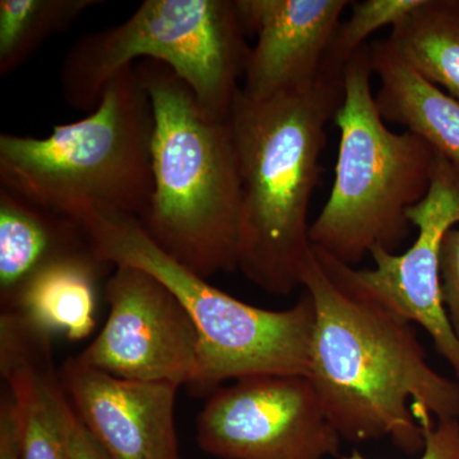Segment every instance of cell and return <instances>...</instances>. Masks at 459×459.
Masks as SVG:
<instances>
[{
    "label": "cell",
    "instance_id": "22",
    "mask_svg": "<svg viewBox=\"0 0 459 459\" xmlns=\"http://www.w3.org/2000/svg\"><path fill=\"white\" fill-rule=\"evenodd\" d=\"M0 459H21L20 424L8 389L0 397Z\"/></svg>",
    "mask_w": 459,
    "mask_h": 459
},
{
    "label": "cell",
    "instance_id": "2",
    "mask_svg": "<svg viewBox=\"0 0 459 459\" xmlns=\"http://www.w3.org/2000/svg\"><path fill=\"white\" fill-rule=\"evenodd\" d=\"M342 101L343 78L325 72L267 98L240 89L235 99L229 120L241 180L238 270L267 294L301 287L320 157Z\"/></svg>",
    "mask_w": 459,
    "mask_h": 459
},
{
    "label": "cell",
    "instance_id": "15",
    "mask_svg": "<svg viewBox=\"0 0 459 459\" xmlns=\"http://www.w3.org/2000/svg\"><path fill=\"white\" fill-rule=\"evenodd\" d=\"M370 53L383 120L404 126L459 165V100L428 82L385 40L371 42Z\"/></svg>",
    "mask_w": 459,
    "mask_h": 459
},
{
    "label": "cell",
    "instance_id": "18",
    "mask_svg": "<svg viewBox=\"0 0 459 459\" xmlns=\"http://www.w3.org/2000/svg\"><path fill=\"white\" fill-rule=\"evenodd\" d=\"M100 0H2L0 75L13 74L51 36L66 31Z\"/></svg>",
    "mask_w": 459,
    "mask_h": 459
},
{
    "label": "cell",
    "instance_id": "8",
    "mask_svg": "<svg viewBox=\"0 0 459 459\" xmlns=\"http://www.w3.org/2000/svg\"><path fill=\"white\" fill-rule=\"evenodd\" d=\"M202 451L220 459H325L341 439L303 374H258L208 395L197 419Z\"/></svg>",
    "mask_w": 459,
    "mask_h": 459
},
{
    "label": "cell",
    "instance_id": "6",
    "mask_svg": "<svg viewBox=\"0 0 459 459\" xmlns=\"http://www.w3.org/2000/svg\"><path fill=\"white\" fill-rule=\"evenodd\" d=\"M83 229L102 262L153 274L188 309L202 341L193 394L210 395L230 380L258 374H309L316 314L305 290L289 309H263L217 289L166 255L137 217L95 216Z\"/></svg>",
    "mask_w": 459,
    "mask_h": 459
},
{
    "label": "cell",
    "instance_id": "9",
    "mask_svg": "<svg viewBox=\"0 0 459 459\" xmlns=\"http://www.w3.org/2000/svg\"><path fill=\"white\" fill-rule=\"evenodd\" d=\"M105 286L108 316L78 358L122 379L193 388L201 360V334L188 309L153 274L115 265Z\"/></svg>",
    "mask_w": 459,
    "mask_h": 459
},
{
    "label": "cell",
    "instance_id": "3",
    "mask_svg": "<svg viewBox=\"0 0 459 459\" xmlns=\"http://www.w3.org/2000/svg\"><path fill=\"white\" fill-rule=\"evenodd\" d=\"M135 66L153 111V189L142 228L205 280L237 271L241 180L231 124L208 113L170 66Z\"/></svg>",
    "mask_w": 459,
    "mask_h": 459
},
{
    "label": "cell",
    "instance_id": "7",
    "mask_svg": "<svg viewBox=\"0 0 459 459\" xmlns=\"http://www.w3.org/2000/svg\"><path fill=\"white\" fill-rule=\"evenodd\" d=\"M235 0H146L119 25L89 33L66 53L63 98L95 110L115 75L137 60L170 66L202 107L228 120L252 48Z\"/></svg>",
    "mask_w": 459,
    "mask_h": 459
},
{
    "label": "cell",
    "instance_id": "5",
    "mask_svg": "<svg viewBox=\"0 0 459 459\" xmlns=\"http://www.w3.org/2000/svg\"><path fill=\"white\" fill-rule=\"evenodd\" d=\"M373 74L367 44L344 68L333 186L309 230L313 247L351 267L376 247L397 252L409 238L407 210L427 197L437 162L427 141L385 126Z\"/></svg>",
    "mask_w": 459,
    "mask_h": 459
},
{
    "label": "cell",
    "instance_id": "20",
    "mask_svg": "<svg viewBox=\"0 0 459 459\" xmlns=\"http://www.w3.org/2000/svg\"><path fill=\"white\" fill-rule=\"evenodd\" d=\"M440 289L446 316L459 340V229H451L440 250Z\"/></svg>",
    "mask_w": 459,
    "mask_h": 459
},
{
    "label": "cell",
    "instance_id": "12",
    "mask_svg": "<svg viewBox=\"0 0 459 459\" xmlns=\"http://www.w3.org/2000/svg\"><path fill=\"white\" fill-rule=\"evenodd\" d=\"M244 31L256 36L241 91L267 98L316 80L350 0H235Z\"/></svg>",
    "mask_w": 459,
    "mask_h": 459
},
{
    "label": "cell",
    "instance_id": "21",
    "mask_svg": "<svg viewBox=\"0 0 459 459\" xmlns=\"http://www.w3.org/2000/svg\"><path fill=\"white\" fill-rule=\"evenodd\" d=\"M424 449L419 459H459V419H431L421 422ZM341 459H368L358 449Z\"/></svg>",
    "mask_w": 459,
    "mask_h": 459
},
{
    "label": "cell",
    "instance_id": "10",
    "mask_svg": "<svg viewBox=\"0 0 459 459\" xmlns=\"http://www.w3.org/2000/svg\"><path fill=\"white\" fill-rule=\"evenodd\" d=\"M406 216L418 229L412 246L402 255L376 247L370 253L374 267L356 271L374 294L428 332L435 350L459 380V340L444 309L440 289L443 238L459 222V165L437 152L430 190Z\"/></svg>",
    "mask_w": 459,
    "mask_h": 459
},
{
    "label": "cell",
    "instance_id": "13",
    "mask_svg": "<svg viewBox=\"0 0 459 459\" xmlns=\"http://www.w3.org/2000/svg\"><path fill=\"white\" fill-rule=\"evenodd\" d=\"M0 374L16 406L21 459H71L69 401L50 332L22 314H0Z\"/></svg>",
    "mask_w": 459,
    "mask_h": 459
},
{
    "label": "cell",
    "instance_id": "19",
    "mask_svg": "<svg viewBox=\"0 0 459 459\" xmlns=\"http://www.w3.org/2000/svg\"><path fill=\"white\" fill-rule=\"evenodd\" d=\"M421 0H362L352 2L351 14L341 22L325 60L322 72L333 77L343 78L344 68L351 57L367 45L368 38L385 26L394 27Z\"/></svg>",
    "mask_w": 459,
    "mask_h": 459
},
{
    "label": "cell",
    "instance_id": "11",
    "mask_svg": "<svg viewBox=\"0 0 459 459\" xmlns=\"http://www.w3.org/2000/svg\"><path fill=\"white\" fill-rule=\"evenodd\" d=\"M72 409L108 459H181L175 428L179 386L110 376L80 358L60 370Z\"/></svg>",
    "mask_w": 459,
    "mask_h": 459
},
{
    "label": "cell",
    "instance_id": "14",
    "mask_svg": "<svg viewBox=\"0 0 459 459\" xmlns=\"http://www.w3.org/2000/svg\"><path fill=\"white\" fill-rule=\"evenodd\" d=\"M91 249L82 225L0 188V307L18 295L45 267Z\"/></svg>",
    "mask_w": 459,
    "mask_h": 459
},
{
    "label": "cell",
    "instance_id": "1",
    "mask_svg": "<svg viewBox=\"0 0 459 459\" xmlns=\"http://www.w3.org/2000/svg\"><path fill=\"white\" fill-rule=\"evenodd\" d=\"M301 287L316 314L307 377L341 439L388 437L418 455L420 422L459 419V380L431 367L413 323L368 289L355 268L312 246Z\"/></svg>",
    "mask_w": 459,
    "mask_h": 459
},
{
    "label": "cell",
    "instance_id": "17",
    "mask_svg": "<svg viewBox=\"0 0 459 459\" xmlns=\"http://www.w3.org/2000/svg\"><path fill=\"white\" fill-rule=\"evenodd\" d=\"M385 41L428 82L459 100V0H421Z\"/></svg>",
    "mask_w": 459,
    "mask_h": 459
},
{
    "label": "cell",
    "instance_id": "4",
    "mask_svg": "<svg viewBox=\"0 0 459 459\" xmlns=\"http://www.w3.org/2000/svg\"><path fill=\"white\" fill-rule=\"evenodd\" d=\"M153 111L135 65L108 84L95 110L47 137L0 135V188L83 225L140 219L152 195Z\"/></svg>",
    "mask_w": 459,
    "mask_h": 459
},
{
    "label": "cell",
    "instance_id": "23",
    "mask_svg": "<svg viewBox=\"0 0 459 459\" xmlns=\"http://www.w3.org/2000/svg\"><path fill=\"white\" fill-rule=\"evenodd\" d=\"M66 424H68L71 459H108L101 446L91 437L87 429L75 415L71 402L66 411Z\"/></svg>",
    "mask_w": 459,
    "mask_h": 459
},
{
    "label": "cell",
    "instance_id": "16",
    "mask_svg": "<svg viewBox=\"0 0 459 459\" xmlns=\"http://www.w3.org/2000/svg\"><path fill=\"white\" fill-rule=\"evenodd\" d=\"M108 267L92 247L65 256L39 272L4 312L21 313L51 334L83 340L95 329L96 287Z\"/></svg>",
    "mask_w": 459,
    "mask_h": 459
}]
</instances>
